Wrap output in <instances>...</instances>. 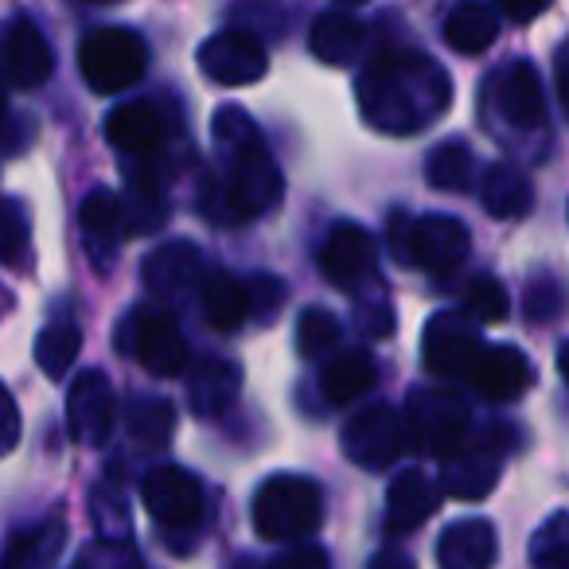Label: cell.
Wrapping results in <instances>:
<instances>
[{
	"instance_id": "ba28073f",
	"label": "cell",
	"mask_w": 569,
	"mask_h": 569,
	"mask_svg": "<svg viewBox=\"0 0 569 569\" xmlns=\"http://www.w3.org/2000/svg\"><path fill=\"white\" fill-rule=\"evenodd\" d=\"M468 258V227L452 214H421L406 227L402 261L426 273H452Z\"/></svg>"
},
{
	"instance_id": "30bf717a",
	"label": "cell",
	"mask_w": 569,
	"mask_h": 569,
	"mask_svg": "<svg viewBox=\"0 0 569 569\" xmlns=\"http://www.w3.org/2000/svg\"><path fill=\"white\" fill-rule=\"evenodd\" d=\"M199 67L219 87H253L266 74L269 56L261 48V40H253L242 28H230V32L211 36L199 48Z\"/></svg>"
},
{
	"instance_id": "9c48e42d",
	"label": "cell",
	"mask_w": 569,
	"mask_h": 569,
	"mask_svg": "<svg viewBox=\"0 0 569 569\" xmlns=\"http://www.w3.org/2000/svg\"><path fill=\"white\" fill-rule=\"evenodd\" d=\"M141 499L149 507V515L168 530H191L203 519V483L183 468H157L144 476Z\"/></svg>"
},
{
	"instance_id": "f546056e",
	"label": "cell",
	"mask_w": 569,
	"mask_h": 569,
	"mask_svg": "<svg viewBox=\"0 0 569 569\" xmlns=\"http://www.w3.org/2000/svg\"><path fill=\"white\" fill-rule=\"evenodd\" d=\"M472 172H476V157L465 141L437 144L426 160V180L437 191H468L472 188Z\"/></svg>"
},
{
	"instance_id": "484cf974",
	"label": "cell",
	"mask_w": 569,
	"mask_h": 569,
	"mask_svg": "<svg viewBox=\"0 0 569 569\" xmlns=\"http://www.w3.org/2000/svg\"><path fill=\"white\" fill-rule=\"evenodd\" d=\"M363 48V24L351 12H325L309 32V51L328 67H351Z\"/></svg>"
},
{
	"instance_id": "7bdbcfd3",
	"label": "cell",
	"mask_w": 569,
	"mask_h": 569,
	"mask_svg": "<svg viewBox=\"0 0 569 569\" xmlns=\"http://www.w3.org/2000/svg\"><path fill=\"white\" fill-rule=\"evenodd\" d=\"M496 9L515 24H530V20H538L550 9V0H496Z\"/></svg>"
},
{
	"instance_id": "681fc988",
	"label": "cell",
	"mask_w": 569,
	"mask_h": 569,
	"mask_svg": "<svg viewBox=\"0 0 569 569\" xmlns=\"http://www.w3.org/2000/svg\"><path fill=\"white\" fill-rule=\"evenodd\" d=\"M87 4H110V0H87Z\"/></svg>"
},
{
	"instance_id": "c3c4849f",
	"label": "cell",
	"mask_w": 569,
	"mask_h": 569,
	"mask_svg": "<svg viewBox=\"0 0 569 569\" xmlns=\"http://www.w3.org/2000/svg\"><path fill=\"white\" fill-rule=\"evenodd\" d=\"M340 4H367V0H340Z\"/></svg>"
},
{
	"instance_id": "f1b7e54d",
	"label": "cell",
	"mask_w": 569,
	"mask_h": 569,
	"mask_svg": "<svg viewBox=\"0 0 569 569\" xmlns=\"http://www.w3.org/2000/svg\"><path fill=\"white\" fill-rule=\"evenodd\" d=\"M79 348H82V332L74 320H56L40 332L36 340V367H40L48 379H63L67 371L74 367L79 359Z\"/></svg>"
},
{
	"instance_id": "ee69618b",
	"label": "cell",
	"mask_w": 569,
	"mask_h": 569,
	"mask_svg": "<svg viewBox=\"0 0 569 569\" xmlns=\"http://www.w3.org/2000/svg\"><path fill=\"white\" fill-rule=\"evenodd\" d=\"M367 569H413V561L406 558V553H398V550H382V553H375Z\"/></svg>"
},
{
	"instance_id": "4fadbf2b",
	"label": "cell",
	"mask_w": 569,
	"mask_h": 569,
	"mask_svg": "<svg viewBox=\"0 0 569 569\" xmlns=\"http://www.w3.org/2000/svg\"><path fill=\"white\" fill-rule=\"evenodd\" d=\"M113 387L102 371H82L74 379L71 395H67V429L79 445H98L110 441L113 429Z\"/></svg>"
},
{
	"instance_id": "5b68a950",
	"label": "cell",
	"mask_w": 569,
	"mask_h": 569,
	"mask_svg": "<svg viewBox=\"0 0 569 569\" xmlns=\"http://www.w3.org/2000/svg\"><path fill=\"white\" fill-rule=\"evenodd\" d=\"M406 437L418 445L429 457L449 460L452 452L465 449L468 437V406L449 390H413L410 395V413H406Z\"/></svg>"
},
{
	"instance_id": "8d00e7d4",
	"label": "cell",
	"mask_w": 569,
	"mask_h": 569,
	"mask_svg": "<svg viewBox=\"0 0 569 569\" xmlns=\"http://www.w3.org/2000/svg\"><path fill=\"white\" fill-rule=\"evenodd\" d=\"M63 550V527L59 522H48V527L24 535L9 553V569H48L51 561Z\"/></svg>"
},
{
	"instance_id": "836d02e7",
	"label": "cell",
	"mask_w": 569,
	"mask_h": 569,
	"mask_svg": "<svg viewBox=\"0 0 569 569\" xmlns=\"http://www.w3.org/2000/svg\"><path fill=\"white\" fill-rule=\"evenodd\" d=\"M340 343V320L328 309H305L301 320H297V351L301 359H325L328 351H336Z\"/></svg>"
},
{
	"instance_id": "74e56055",
	"label": "cell",
	"mask_w": 569,
	"mask_h": 569,
	"mask_svg": "<svg viewBox=\"0 0 569 569\" xmlns=\"http://www.w3.org/2000/svg\"><path fill=\"white\" fill-rule=\"evenodd\" d=\"M522 309L535 325H550L566 312V289H561L553 277H535L527 284V297H522Z\"/></svg>"
},
{
	"instance_id": "d4e9b609",
	"label": "cell",
	"mask_w": 569,
	"mask_h": 569,
	"mask_svg": "<svg viewBox=\"0 0 569 569\" xmlns=\"http://www.w3.org/2000/svg\"><path fill=\"white\" fill-rule=\"evenodd\" d=\"M499 36V17L491 4L480 0H460L457 9L445 17V43L457 56H483Z\"/></svg>"
},
{
	"instance_id": "f6af8a7d",
	"label": "cell",
	"mask_w": 569,
	"mask_h": 569,
	"mask_svg": "<svg viewBox=\"0 0 569 569\" xmlns=\"http://www.w3.org/2000/svg\"><path fill=\"white\" fill-rule=\"evenodd\" d=\"M558 94H561V106H566V113H569V43L558 56Z\"/></svg>"
},
{
	"instance_id": "2e32d148",
	"label": "cell",
	"mask_w": 569,
	"mask_h": 569,
	"mask_svg": "<svg viewBox=\"0 0 569 569\" xmlns=\"http://www.w3.org/2000/svg\"><path fill=\"white\" fill-rule=\"evenodd\" d=\"M133 351L144 371L157 375V379H176L188 367V343H183L180 325L164 312H137Z\"/></svg>"
},
{
	"instance_id": "8fae6325",
	"label": "cell",
	"mask_w": 569,
	"mask_h": 569,
	"mask_svg": "<svg viewBox=\"0 0 569 569\" xmlns=\"http://www.w3.org/2000/svg\"><path fill=\"white\" fill-rule=\"evenodd\" d=\"M465 379L488 402H515V398H522L535 387V367L511 343H483Z\"/></svg>"
},
{
	"instance_id": "e575fe53",
	"label": "cell",
	"mask_w": 569,
	"mask_h": 569,
	"mask_svg": "<svg viewBox=\"0 0 569 569\" xmlns=\"http://www.w3.org/2000/svg\"><path fill=\"white\" fill-rule=\"evenodd\" d=\"M460 309H465L468 320H480V325H499V320L507 317V309H511V301H507L503 284L496 281L491 273H480L468 281L465 297H460Z\"/></svg>"
},
{
	"instance_id": "bcb514c9",
	"label": "cell",
	"mask_w": 569,
	"mask_h": 569,
	"mask_svg": "<svg viewBox=\"0 0 569 569\" xmlns=\"http://www.w3.org/2000/svg\"><path fill=\"white\" fill-rule=\"evenodd\" d=\"M558 371H561V379H566V387H569V340L558 348Z\"/></svg>"
},
{
	"instance_id": "ffe728a7",
	"label": "cell",
	"mask_w": 569,
	"mask_h": 569,
	"mask_svg": "<svg viewBox=\"0 0 569 569\" xmlns=\"http://www.w3.org/2000/svg\"><path fill=\"white\" fill-rule=\"evenodd\" d=\"M437 503H441V491H437V483L426 472H418V468L398 472L387 496V530L390 535L418 530L437 511Z\"/></svg>"
},
{
	"instance_id": "7c38bea8",
	"label": "cell",
	"mask_w": 569,
	"mask_h": 569,
	"mask_svg": "<svg viewBox=\"0 0 569 569\" xmlns=\"http://www.w3.org/2000/svg\"><path fill=\"white\" fill-rule=\"evenodd\" d=\"M0 67H4L12 87L20 90L43 87L51 79V71H56L51 43L43 40V32L28 17L9 20L4 32H0Z\"/></svg>"
},
{
	"instance_id": "cb8c5ba5",
	"label": "cell",
	"mask_w": 569,
	"mask_h": 569,
	"mask_svg": "<svg viewBox=\"0 0 569 569\" xmlns=\"http://www.w3.org/2000/svg\"><path fill=\"white\" fill-rule=\"evenodd\" d=\"M379 382V367H375V356L367 348H343L332 363L325 367V379H320V390L332 406H348L356 398H363L367 390Z\"/></svg>"
},
{
	"instance_id": "60d3db41",
	"label": "cell",
	"mask_w": 569,
	"mask_h": 569,
	"mask_svg": "<svg viewBox=\"0 0 569 569\" xmlns=\"http://www.w3.org/2000/svg\"><path fill=\"white\" fill-rule=\"evenodd\" d=\"M246 289H250V284H246ZM253 305H258L266 320L277 317V309L284 305V284L277 281V277H258V281H253V289H250V309H253Z\"/></svg>"
},
{
	"instance_id": "6da1fadb",
	"label": "cell",
	"mask_w": 569,
	"mask_h": 569,
	"mask_svg": "<svg viewBox=\"0 0 569 569\" xmlns=\"http://www.w3.org/2000/svg\"><path fill=\"white\" fill-rule=\"evenodd\" d=\"M452 106V82L437 59L410 48L379 51L359 74V113L371 129L410 137L445 118Z\"/></svg>"
},
{
	"instance_id": "d6986e66",
	"label": "cell",
	"mask_w": 569,
	"mask_h": 569,
	"mask_svg": "<svg viewBox=\"0 0 569 569\" xmlns=\"http://www.w3.org/2000/svg\"><path fill=\"white\" fill-rule=\"evenodd\" d=\"M496 553V527L488 519H460L452 527H445V535L437 538L441 569H491Z\"/></svg>"
},
{
	"instance_id": "d590c367",
	"label": "cell",
	"mask_w": 569,
	"mask_h": 569,
	"mask_svg": "<svg viewBox=\"0 0 569 569\" xmlns=\"http://www.w3.org/2000/svg\"><path fill=\"white\" fill-rule=\"evenodd\" d=\"M530 566L569 569V515H550L530 538Z\"/></svg>"
},
{
	"instance_id": "1f68e13d",
	"label": "cell",
	"mask_w": 569,
	"mask_h": 569,
	"mask_svg": "<svg viewBox=\"0 0 569 569\" xmlns=\"http://www.w3.org/2000/svg\"><path fill=\"white\" fill-rule=\"evenodd\" d=\"M172 429H176L172 402L149 395L133 398V406H129V433H133V441H141L144 449H164L172 441Z\"/></svg>"
},
{
	"instance_id": "ac0fdd59",
	"label": "cell",
	"mask_w": 569,
	"mask_h": 569,
	"mask_svg": "<svg viewBox=\"0 0 569 569\" xmlns=\"http://www.w3.org/2000/svg\"><path fill=\"white\" fill-rule=\"evenodd\" d=\"M79 227H82V242H87V253L94 258L98 269H106L113 261V253L121 250L129 234V219L126 207L113 191H90L79 207Z\"/></svg>"
},
{
	"instance_id": "3957f363",
	"label": "cell",
	"mask_w": 569,
	"mask_h": 569,
	"mask_svg": "<svg viewBox=\"0 0 569 569\" xmlns=\"http://www.w3.org/2000/svg\"><path fill=\"white\" fill-rule=\"evenodd\" d=\"M320 519H325V499L305 476H269L253 496V530L269 542H293L312 535Z\"/></svg>"
},
{
	"instance_id": "e0dca14e",
	"label": "cell",
	"mask_w": 569,
	"mask_h": 569,
	"mask_svg": "<svg viewBox=\"0 0 569 569\" xmlns=\"http://www.w3.org/2000/svg\"><path fill=\"white\" fill-rule=\"evenodd\" d=\"M141 273L157 297H183L203 284V250L188 238H176L144 258Z\"/></svg>"
},
{
	"instance_id": "277c9868",
	"label": "cell",
	"mask_w": 569,
	"mask_h": 569,
	"mask_svg": "<svg viewBox=\"0 0 569 569\" xmlns=\"http://www.w3.org/2000/svg\"><path fill=\"white\" fill-rule=\"evenodd\" d=\"M149 48L129 28H94L79 43V71L94 94H121L144 79Z\"/></svg>"
},
{
	"instance_id": "7a4b0ae2",
	"label": "cell",
	"mask_w": 569,
	"mask_h": 569,
	"mask_svg": "<svg viewBox=\"0 0 569 569\" xmlns=\"http://www.w3.org/2000/svg\"><path fill=\"white\" fill-rule=\"evenodd\" d=\"M227 152V172L207 183L203 214L219 222V227H242V222L269 214L281 203V172H277L261 137Z\"/></svg>"
},
{
	"instance_id": "7dc6e473",
	"label": "cell",
	"mask_w": 569,
	"mask_h": 569,
	"mask_svg": "<svg viewBox=\"0 0 569 569\" xmlns=\"http://www.w3.org/2000/svg\"><path fill=\"white\" fill-rule=\"evenodd\" d=\"M4 113H9V102H4V87H0V121H4Z\"/></svg>"
},
{
	"instance_id": "d6a6232c",
	"label": "cell",
	"mask_w": 569,
	"mask_h": 569,
	"mask_svg": "<svg viewBox=\"0 0 569 569\" xmlns=\"http://www.w3.org/2000/svg\"><path fill=\"white\" fill-rule=\"evenodd\" d=\"M32 250V222L20 199H0V266L24 269Z\"/></svg>"
},
{
	"instance_id": "83f0119b",
	"label": "cell",
	"mask_w": 569,
	"mask_h": 569,
	"mask_svg": "<svg viewBox=\"0 0 569 569\" xmlns=\"http://www.w3.org/2000/svg\"><path fill=\"white\" fill-rule=\"evenodd\" d=\"M238 379H242V371H238L234 363H227V359H207L196 371V379H191V390H188L191 410H196L199 418H214L219 410H227L238 395Z\"/></svg>"
},
{
	"instance_id": "b9f144b4",
	"label": "cell",
	"mask_w": 569,
	"mask_h": 569,
	"mask_svg": "<svg viewBox=\"0 0 569 569\" xmlns=\"http://www.w3.org/2000/svg\"><path fill=\"white\" fill-rule=\"evenodd\" d=\"M269 569H332V561L320 546H297V550L269 561Z\"/></svg>"
},
{
	"instance_id": "8992f818",
	"label": "cell",
	"mask_w": 569,
	"mask_h": 569,
	"mask_svg": "<svg viewBox=\"0 0 569 569\" xmlns=\"http://www.w3.org/2000/svg\"><path fill=\"white\" fill-rule=\"evenodd\" d=\"M406 421L398 418L395 406H371L359 410L356 418L343 426V457L351 465L367 468V472H382L390 468L406 449Z\"/></svg>"
},
{
	"instance_id": "44dd1931",
	"label": "cell",
	"mask_w": 569,
	"mask_h": 569,
	"mask_svg": "<svg viewBox=\"0 0 569 569\" xmlns=\"http://www.w3.org/2000/svg\"><path fill=\"white\" fill-rule=\"evenodd\" d=\"M199 305L214 332H238L250 317V289L227 269H214L199 284Z\"/></svg>"
},
{
	"instance_id": "4316f807",
	"label": "cell",
	"mask_w": 569,
	"mask_h": 569,
	"mask_svg": "<svg viewBox=\"0 0 569 569\" xmlns=\"http://www.w3.org/2000/svg\"><path fill=\"white\" fill-rule=\"evenodd\" d=\"M496 483H499V457L488 445H476V449L452 452L441 488L457 499H480V496H488Z\"/></svg>"
},
{
	"instance_id": "5bb4252c",
	"label": "cell",
	"mask_w": 569,
	"mask_h": 569,
	"mask_svg": "<svg viewBox=\"0 0 569 569\" xmlns=\"http://www.w3.org/2000/svg\"><path fill=\"white\" fill-rule=\"evenodd\" d=\"M483 340L465 325L460 317H433L426 325V336H421V351H426V367L437 375V379H465L472 359L480 356Z\"/></svg>"
},
{
	"instance_id": "7402d4cb",
	"label": "cell",
	"mask_w": 569,
	"mask_h": 569,
	"mask_svg": "<svg viewBox=\"0 0 569 569\" xmlns=\"http://www.w3.org/2000/svg\"><path fill=\"white\" fill-rule=\"evenodd\" d=\"M480 199H483V211L496 214V219H522L530 214L535 207V188H530L527 172L519 164H491L480 180Z\"/></svg>"
},
{
	"instance_id": "ab89813d",
	"label": "cell",
	"mask_w": 569,
	"mask_h": 569,
	"mask_svg": "<svg viewBox=\"0 0 569 569\" xmlns=\"http://www.w3.org/2000/svg\"><path fill=\"white\" fill-rule=\"evenodd\" d=\"M17 441H20V410L12 402L9 387L0 382V457H9L17 449Z\"/></svg>"
},
{
	"instance_id": "f35d334b",
	"label": "cell",
	"mask_w": 569,
	"mask_h": 569,
	"mask_svg": "<svg viewBox=\"0 0 569 569\" xmlns=\"http://www.w3.org/2000/svg\"><path fill=\"white\" fill-rule=\"evenodd\" d=\"M253 137H258V129L246 118V110L222 106V110L214 113V141H219V149H238V144L253 141Z\"/></svg>"
},
{
	"instance_id": "9a60e30c",
	"label": "cell",
	"mask_w": 569,
	"mask_h": 569,
	"mask_svg": "<svg viewBox=\"0 0 569 569\" xmlns=\"http://www.w3.org/2000/svg\"><path fill=\"white\" fill-rule=\"evenodd\" d=\"M375 261H379V250H375V238L367 234L356 222H340L332 234L320 246V269L325 277L336 284V289H356L367 277L375 273Z\"/></svg>"
},
{
	"instance_id": "603a6c76",
	"label": "cell",
	"mask_w": 569,
	"mask_h": 569,
	"mask_svg": "<svg viewBox=\"0 0 569 569\" xmlns=\"http://www.w3.org/2000/svg\"><path fill=\"white\" fill-rule=\"evenodd\" d=\"M106 141L126 157H149L160 144V113L149 102H121L106 118Z\"/></svg>"
},
{
	"instance_id": "52a82bcc",
	"label": "cell",
	"mask_w": 569,
	"mask_h": 569,
	"mask_svg": "<svg viewBox=\"0 0 569 569\" xmlns=\"http://www.w3.org/2000/svg\"><path fill=\"white\" fill-rule=\"evenodd\" d=\"M491 113H496L503 126L519 129V133H535L546 126V98L542 82H538L535 67L530 63H503L483 87Z\"/></svg>"
},
{
	"instance_id": "4dcf8cb0",
	"label": "cell",
	"mask_w": 569,
	"mask_h": 569,
	"mask_svg": "<svg viewBox=\"0 0 569 569\" xmlns=\"http://www.w3.org/2000/svg\"><path fill=\"white\" fill-rule=\"evenodd\" d=\"M121 207H126L129 230H137V234H149V230H157L168 219V199L152 172L129 176V203Z\"/></svg>"
}]
</instances>
